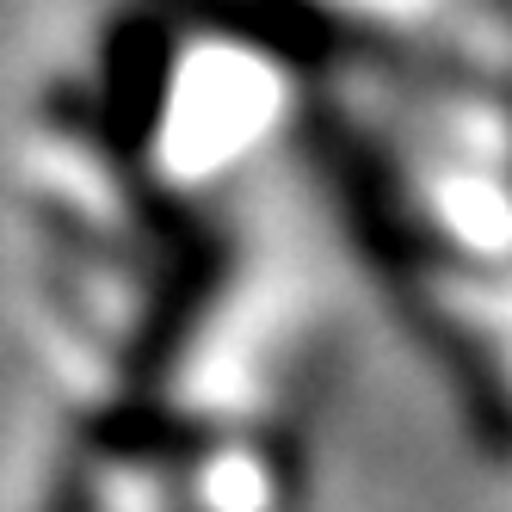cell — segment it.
Instances as JSON below:
<instances>
[{"instance_id": "obj_1", "label": "cell", "mask_w": 512, "mask_h": 512, "mask_svg": "<svg viewBox=\"0 0 512 512\" xmlns=\"http://www.w3.org/2000/svg\"><path fill=\"white\" fill-rule=\"evenodd\" d=\"M198 426L155 401H112L105 414L81 420V451L93 457H124V463H179L198 457Z\"/></svg>"}, {"instance_id": "obj_2", "label": "cell", "mask_w": 512, "mask_h": 512, "mask_svg": "<svg viewBox=\"0 0 512 512\" xmlns=\"http://www.w3.org/2000/svg\"><path fill=\"white\" fill-rule=\"evenodd\" d=\"M38 512H99V482H93V451H75L62 457L50 488H44V506Z\"/></svg>"}]
</instances>
